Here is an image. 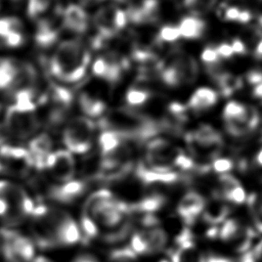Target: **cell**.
Listing matches in <instances>:
<instances>
[{
  "instance_id": "1",
  "label": "cell",
  "mask_w": 262,
  "mask_h": 262,
  "mask_svg": "<svg viewBox=\"0 0 262 262\" xmlns=\"http://www.w3.org/2000/svg\"><path fill=\"white\" fill-rule=\"evenodd\" d=\"M99 125L102 131L114 132L130 142H143L165 130L163 122H156L127 107H117L105 112Z\"/></svg>"
},
{
  "instance_id": "2",
  "label": "cell",
  "mask_w": 262,
  "mask_h": 262,
  "mask_svg": "<svg viewBox=\"0 0 262 262\" xmlns=\"http://www.w3.org/2000/svg\"><path fill=\"white\" fill-rule=\"evenodd\" d=\"M90 59V52L81 40H66L55 49L48 69L58 81L77 83L84 78Z\"/></svg>"
},
{
  "instance_id": "3",
  "label": "cell",
  "mask_w": 262,
  "mask_h": 262,
  "mask_svg": "<svg viewBox=\"0 0 262 262\" xmlns=\"http://www.w3.org/2000/svg\"><path fill=\"white\" fill-rule=\"evenodd\" d=\"M13 103L5 113V130L14 138L31 137L40 125L35 94L31 91H18L13 94Z\"/></svg>"
},
{
  "instance_id": "4",
  "label": "cell",
  "mask_w": 262,
  "mask_h": 262,
  "mask_svg": "<svg viewBox=\"0 0 262 262\" xmlns=\"http://www.w3.org/2000/svg\"><path fill=\"white\" fill-rule=\"evenodd\" d=\"M83 213L91 217L98 227L107 229L118 227L129 216L128 204L118 200L107 189L93 192L86 201Z\"/></svg>"
},
{
  "instance_id": "5",
  "label": "cell",
  "mask_w": 262,
  "mask_h": 262,
  "mask_svg": "<svg viewBox=\"0 0 262 262\" xmlns=\"http://www.w3.org/2000/svg\"><path fill=\"white\" fill-rule=\"evenodd\" d=\"M128 17L125 10L116 5L100 7L94 14L93 23L97 36L93 39L94 48H102L113 40L127 25Z\"/></svg>"
},
{
  "instance_id": "6",
  "label": "cell",
  "mask_w": 262,
  "mask_h": 262,
  "mask_svg": "<svg viewBox=\"0 0 262 262\" xmlns=\"http://www.w3.org/2000/svg\"><path fill=\"white\" fill-rule=\"evenodd\" d=\"M73 100L74 96L69 89L50 83L48 88L38 96L36 105L46 106V123L54 127L64 121L72 108Z\"/></svg>"
},
{
  "instance_id": "7",
  "label": "cell",
  "mask_w": 262,
  "mask_h": 262,
  "mask_svg": "<svg viewBox=\"0 0 262 262\" xmlns=\"http://www.w3.org/2000/svg\"><path fill=\"white\" fill-rule=\"evenodd\" d=\"M185 142L193 158L215 160L223 147L221 134L212 126L203 124L185 135Z\"/></svg>"
},
{
  "instance_id": "8",
  "label": "cell",
  "mask_w": 262,
  "mask_h": 262,
  "mask_svg": "<svg viewBox=\"0 0 262 262\" xmlns=\"http://www.w3.org/2000/svg\"><path fill=\"white\" fill-rule=\"evenodd\" d=\"M182 151L164 138H151L145 147L144 159L141 161L148 169L159 173L175 171L176 161Z\"/></svg>"
},
{
  "instance_id": "9",
  "label": "cell",
  "mask_w": 262,
  "mask_h": 262,
  "mask_svg": "<svg viewBox=\"0 0 262 262\" xmlns=\"http://www.w3.org/2000/svg\"><path fill=\"white\" fill-rule=\"evenodd\" d=\"M95 133V124L85 117H76L68 122L62 132V141L71 154L83 155L90 150Z\"/></svg>"
},
{
  "instance_id": "10",
  "label": "cell",
  "mask_w": 262,
  "mask_h": 262,
  "mask_svg": "<svg viewBox=\"0 0 262 262\" xmlns=\"http://www.w3.org/2000/svg\"><path fill=\"white\" fill-rule=\"evenodd\" d=\"M217 237L232 246L237 253H246L250 250L256 234L255 231L241 223L236 219H227L218 226Z\"/></svg>"
},
{
  "instance_id": "11",
  "label": "cell",
  "mask_w": 262,
  "mask_h": 262,
  "mask_svg": "<svg viewBox=\"0 0 262 262\" xmlns=\"http://www.w3.org/2000/svg\"><path fill=\"white\" fill-rule=\"evenodd\" d=\"M62 11L63 9L60 6H55L38 18L34 40L39 47L48 48L58 39L63 28Z\"/></svg>"
},
{
  "instance_id": "12",
  "label": "cell",
  "mask_w": 262,
  "mask_h": 262,
  "mask_svg": "<svg viewBox=\"0 0 262 262\" xmlns=\"http://www.w3.org/2000/svg\"><path fill=\"white\" fill-rule=\"evenodd\" d=\"M128 67V60L119 52L111 51L99 56L92 66L93 74L99 79L114 84L120 81L124 70Z\"/></svg>"
},
{
  "instance_id": "13",
  "label": "cell",
  "mask_w": 262,
  "mask_h": 262,
  "mask_svg": "<svg viewBox=\"0 0 262 262\" xmlns=\"http://www.w3.org/2000/svg\"><path fill=\"white\" fill-rule=\"evenodd\" d=\"M0 163L4 170L24 175L34 167V161L27 148L9 144L0 145Z\"/></svg>"
},
{
  "instance_id": "14",
  "label": "cell",
  "mask_w": 262,
  "mask_h": 262,
  "mask_svg": "<svg viewBox=\"0 0 262 262\" xmlns=\"http://www.w3.org/2000/svg\"><path fill=\"white\" fill-rule=\"evenodd\" d=\"M164 64L176 74L180 85L193 82L199 75V67L195 59L181 49L172 51L168 59L164 61Z\"/></svg>"
},
{
  "instance_id": "15",
  "label": "cell",
  "mask_w": 262,
  "mask_h": 262,
  "mask_svg": "<svg viewBox=\"0 0 262 262\" xmlns=\"http://www.w3.org/2000/svg\"><path fill=\"white\" fill-rule=\"evenodd\" d=\"M45 169L59 182H67L73 179L76 165L72 154L64 149L51 151L45 161Z\"/></svg>"
},
{
  "instance_id": "16",
  "label": "cell",
  "mask_w": 262,
  "mask_h": 262,
  "mask_svg": "<svg viewBox=\"0 0 262 262\" xmlns=\"http://www.w3.org/2000/svg\"><path fill=\"white\" fill-rule=\"evenodd\" d=\"M169 254L170 262H205V256L198 250L193 235L187 228L178 234Z\"/></svg>"
},
{
  "instance_id": "17",
  "label": "cell",
  "mask_w": 262,
  "mask_h": 262,
  "mask_svg": "<svg viewBox=\"0 0 262 262\" xmlns=\"http://www.w3.org/2000/svg\"><path fill=\"white\" fill-rule=\"evenodd\" d=\"M159 8L158 0H131L126 13L133 24L147 25L159 18Z\"/></svg>"
},
{
  "instance_id": "18",
  "label": "cell",
  "mask_w": 262,
  "mask_h": 262,
  "mask_svg": "<svg viewBox=\"0 0 262 262\" xmlns=\"http://www.w3.org/2000/svg\"><path fill=\"white\" fill-rule=\"evenodd\" d=\"M206 200L194 190H189L180 199L177 205V214L186 225H191L202 215Z\"/></svg>"
},
{
  "instance_id": "19",
  "label": "cell",
  "mask_w": 262,
  "mask_h": 262,
  "mask_svg": "<svg viewBox=\"0 0 262 262\" xmlns=\"http://www.w3.org/2000/svg\"><path fill=\"white\" fill-rule=\"evenodd\" d=\"M260 116L253 106H247L246 113L237 119L225 121L226 131L234 137H243L252 133L259 125Z\"/></svg>"
},
{
  "instance_id": "20",
  "label": "cell",
  "mask_w": 262,
  "mask_h": 262,
  "mask_svg": "<svg viewBox=\"0 0 262 262\" xmlns=\"http://www.w3.org/2000/svg\"><path fill=\"white\" fill-rule=\"evenodd\" d=\"M219 188L215 192L225 202L241 205L247 201L245 188L239 181L231 174H222L219 176Z\"/></svg>"
},
{
  "instance_id": "21",
  "label": "cell",
  "mask_w": 262,
  "mask_h": 262,
  "mask_svg": "<svg viewBox=\"0 0 262 262\" xmlns=\"http://www.w3.org/2000/svg\"><path fill=\"white\" fill-rule=\"evenodd\" d=\"M1 239L10 244L12 250L21 262H32L35 255V248L30 238L11 229L1 230Z\"/></svg>"
},
{
  "instance_id": "22",
  "label": "cell",
  "mask_w": 262,
  "mask_h": 262,
  "mask_svg": "<svg viewBox=\"0 0 262 262\" xmlns=\"http://www.w3.org/2000/svg\"><path fill=\"white\" fill-rule=\"evenodd\" d=\"M86 182L72 179L52 186L49 189V196L60 204H71L86 191Z\"/></svg>"
},
{
  "instance_id": "23",
  "label": "cell",
  "mask_w": 262,
  "mask_h": 262,
  "mask_svg": "<svg viewBox=\"0 0 262 262\" xmlns=\"http://www.w3.org/2000/svg\"><path fill=\"white\" fill-rule=\"evenodd\" d=\"M230 213V208L222 198L217 193H214L211 201L206 202L205 208L202 213V218L206 223L211 226H218L222 224Z\"/></svg>"
},
{
  "instance_id": "24",
  "label": "cell",
  "mask_w": 262,
  "mask_h": 262,
  "mask_svg": "<svg viewBox=\"0 0 262 262\" xmlns=\"http://www.w3.org/2000/svg\"><path fill=\"white\" fill-rule=\"evenodd\" d=\"M78 102L82 112L90 118L102 117L106 112L105 99L92 89H83L79 94Z\"/></svg>"
},
{
  "instance_id": "25",
  "label": "cell",
  "mask_w": 262,
  "mask_h": 262,
  "mask_svg": "<svg viewBox=\"0 0 262 262\" xmlns=\"http://www.w3.org/2000/svg\"><path fill=\"white\" fill-rule=\"evenodd\" d=\"M55 239L57 246H70L81 239V231L75 220L66 212L60 217L56 229Z\"/></svg>"
},
{
  "instance_id": "26",
  "label": "cell",
  "mask_w": 262,
  "mask_h": 262,
  "mask_svg": "<svg viewBox=\"0 0 262 262\" xmlns=\"http://www.w3.org/2000/svg\"><path fill=\"white\" fill-rule=\"evenodd\" d=\"M62 21L64 28L76 34L85 33L89 26L87 12L77 4H70L63 9Z\"/></svg>"
},
{
  "instance_id": "27",
  "label": "cell",
  "mask_w": 262,
  "mask_h": 262,
  "mask_svg": "<svg viewBox=\"0 0 262 262\" xmlns=\"http://www.w3.org/2000/svg\"><path fill=\"white\" fill-rule=\"evenodd\" d=\"M52 148V139L46 133H41L35 136L29 143L28 150L30 151L33 161L34 167L39 170L45 169V161L47 157L51 154Z\"/></svg>"
},
{
  "instance_id": "28",
  "label": "cell",
  "mask_w": 262,
  "mask_h": 262,
  "mask_svg": "<svg viewBox=\"0 0 262 262\" xmlns=\"http://www.w3.org/2000/svg\"><path fill=\"white\" fill-rule=\"evenodd\" d=\"M166 204V198L160 193H154L142 198L136 203L128 204L129 216L155 215Z\"/></svg>"
},
{
  "instance_id": "29",
  "label": "cell",
  "mask_w": 262,
  "mask_h": 262,
  "mask_svg": "<svg viewBox=\"0 0 262 262\" xmlns=\"http://www.w3.org/2000/svg\"><path fill=\"white\" fill-rule=\"evenodd\" d=\"M135 173H136V177L144 184H154V183L171 184L181 179V176L176 171L169 172V173H159L148 169L142 162H139L137 164Z\"/></svg>"
},
{
  "instance_id": "30",
  "label": "cell",
  "mask_w": 262,
  "mask_h": 262,
  "mask_svg": "<svg viewBox=\"0 0 262 262\" xmlns=\"http://www.w3.org/2000/svg\"><path fill=\"white\" fill-rule=\"evenodd\" d=\"M218 99V94L211 88H198L188 100L187 106L194 112H202L213 106Z\"/></svg>"
},
{
  "instance_id": "31",
  "label": "cell",
  "mask_w": 262,
  "mask_h": 262,
  "mask_svg": "<svg viewBox=\"0 0 262 262\" xmlns=\"http://www.w3.org/2000/svg\"><path fill=\"white\" fill-rule=\"evenodd\" d=\"M142 231L146 243L147 255L159 253L166 247L168 242V235L163 228L154 226L142 229Z\"/></svg>"
},
{
  "instance_id": "32",
  "label": "cell",
  "mask_w": 262,
  "mask_h": 262,
  "mask_svg": "<svg viewBox=\"0 0 262 262\" xmlns=\"http://www.w3.org/2000/svg\"><path fill=\"white\" fill-rule=\"evenodd\" d=\"M178 29L181 37L186 39H198L204 34L206 23L198 16H185L180 20Z\"/></svg>"
},
{
  "instance_id": "33",
  "label": "cell",
  "mask_w": 262,
  "mask_h": 262,
  "mask_svg": "<svg viewBox=\"0 0 262 262\" xmlns=\"http://www.w3.org/2000/svg\"><path fill=\"white\" fill-rule=\"evenodd\" d=\"M18 64L11 58H0V91H10L18 71Z\"/></svg>"
},
{
  "instance_id": "34",
  "label": "cell",
  "mask_w": 262,
  "mask_h": 262,
  "mask_svg": "<svg viewBox=\"0 0 262 262\" xmlns=\"http://www.w3.org/2000/svg\"><path fill=\"white\" fill-rule=\"evenodd\" d=\"M212 78L216 81L222 95L226 97L230 96L242 86V80L238 77L233 76L231 73L220 71Z\"/></svg>"
},
{
  "instance_id": "35",
  "label": "cell",
  "mask_w": 262,
  "mask_h": 262,
  "mask_svg": "<svg viewBox=\"0 0 262 262\" xmlns=\"http://www.w3.org/2000/svg\"><path fill=\"white\" fill-rule=\"evenodd\" d=\"M248 208L256 229L262 232V193H252L247 196Z\"/></svg>"
},
{
  "instance_id": "36",
  "label": "cell",
  "mask_w": 262,
  "mask_h": 262,
  "mask_svg": "<svg viewBox=\"0 0 262 262\" xmlns=\"http://www.w3.org/2000/svg\"><path fill=\"white\" fill-rule=\"evenodd\" d=\"M151 97V93L144 88L132 87L128 89L125 95L127 104L130 107H138L144 105Z\"/></svg>"
},
{
  "instance_id": "37",
  "label": "cell",
  "mask_w": 262,
  "mask_h": 262,
  "mask_svg": "<svg viewBox=\"0 0 262 262\" xmlns=\"http://www.w3.org/2000/svg\"><path fill=\"white\" fill-rule=\"evenodd\" d=\"M53 2L54 0H29L27 13L31 18H40L52 8Z\"/></svg>"
},
{
  "instance_id": "38",
  "label": "cell",
  "mask_w": 262,
  "mask_h": 262,
  "mask_svg": "<svg viewBox=\"0 0 262 262\" xmlns=\"http://www.w3.org/2000/svg\"><path fill=\"white\" fill-rule=\"evenodd\" d=\"M23 32V23L19 18L14 16H7L0 18V40L2 41L11 33Z\"/></svg>"
},
{
  "instance_id": "39",
  "label": "cell",
  "mask_w": 262,
  "mask_h": 262,
  "mask_svg": "<svg viewBox=\"0 0 262 262\" xmlns=\"http://www.w3.org/2000/svg\"><path fill=\"white\" fill-rule=\"evenodd\" d=\"M216 0H183L186 9L195 15H202L209 12L215 5Z\"/></svg>"
},
{
  "instance_id": "40",
  "label": "cell",
  "mask_w": 262,
  "mask_h": 262,
  "mask_svg": "<svg viewBox=\"0 0 262 262\" xmlns=\"http://www.w3.org/2000/svg\"><path fill=\"white\" fill-rule=\"evenodd\" d=\"M81 230L85 241H90L98 235V225L93 221L91 217L83 213L81 216Z\"/></svg>"
},
{
  "instance_id": "41",
  "label": "cell",
  "mask_w": 262,
  "mask_h": 262,
  "mask_svg": "<svg viewBox=\"0 0 262 262\" xmlns=\"http://www.w3.org/2000/svg\"><path fill=\"white\" fill-rule=\"evenodd\" d=\"M247 106L248 105H245V104H243L241 102H237V101H233V100L229 101L223 110L224 122L225 121H231V120L237 119L241 116H243L247 111Z\"/></svg>"
},
{
  "instance_id": "42",
  "label": "cell",
  "mask_w": 262,
  "mask_h": 262,
  "mask_svg": "<svg viewBox=\"0 0 262 262\" xmlns=\"http://www.w3.org/2000/svg\"><path fill=\"white\" fill-rule=\"evenodd\" d=\"M180 32L178 27L175 26H164L158 33V42H174L180 38Z\"/></svg>"
},
{
  "instance_id": "43",
  "label": "cell",
  "mask_w": 262,
  "mask_h": 262,
  "mask_svg": "<svg viewBox=\"0 0 262 262\" xmlns=\"http://www.w3.org/2000/svg\"><path fill=\"white\" fill-rule=\"evenodd\" d=\"M211 168L218 174H227L233 168V162L227 158H216L212 161Z\"/></svg>"
},
{
  "instance_id": "44",
  "label": "cell",
  "mask_w": 262,
  "mask_h": 262,
  "mask_svg": "<svg viewBox=\"0 0 262 262\" xmlns=\"http://www.w3.org/2000/svg\"><path fill=\"white\" fill-rule=\"evenodd\" d=\"M216 51L219 55V57L222 58H230L234 53L231 48V45L228 43H222L219 46L216 47Z\"/></svg>"
},
{
  "instance_id": "45",
  "label": "cell",
  "mask_w": 262,
  "mask_h": 262,
  "mask_svg": "<svg viewBox=\"0 0 262 262\" xmlns=\"http://www.w3.org/2000/svg\"><path fill=\"white\" fill-rule=\"evenodd\" d=\"M239 12H241V9L238 7H235V6L225 7L224 13H223L224 19H226V20H236L237 21Z\"/></svg>"
},
{
  "instance_id": "46",
  "label": "cell",
  "mask_w": 262,
  "mask_h": 262,
  "mask_svg": "<svg viewBox=\"0 0 262 262\" xmlns=\"http://www.w3.org/2000/svg\"><path fill=\"white\" fill-rule=\"evenodd\" d=\"M230 45H231V48L233 50V53H236V54H239V55H243V54L247 53V46L241 39H237V38L233 39Z\"/></svg>"
},
{
  "instance_id": "47",
  "label": "cell",
  "mask_w": 262,
  "mask_h": 262,
  "mask_svg": "<svg viewBox=\"0 0 262 262\" xmlns=\"http://www.w3.org/2000/svg\"><path fill=\"white\" fill-rule=\"evenodd\" d=\"M247 80L251 85H258L262 83V72L261 71H251L247 74Z\"/></svg>"
},
{
  "instance_id": "48",
  "label": "cell",
  "mask_w": 262,
  "mask_h": 262,
  "mask_svg": "<svg viewBox=\"0 0 262 262\" xmlns=\"http://www.w3.org/2000/svg\"><path fill=\"white\" fill-rule=\"evenodd\" d=\"M251 252L255 262H262V239L256 244V246Z\"/></svg>"
},
{
  "instance_id": "49",
  "label": "cell",
  "mask_w": 262,
  "mask_h": 262,
  "mask_svg": "<svg viewBox=\"0 0 262 262\" xmlns=\"http://www.w3.org/2000/svg\"><path fill=\"white\" fill-rule=\"evenodd\" d=\"M205 262H233V261L224 256L209 255V256H205Z\"/></svg>"
},
{
  "instance_id": "50",
  "label": "cell",
  "mask_w": 262,
  "mask_h": 262,
  "mask_svg": "<svg viewBox=\"0 0 262 262\" xmlns=\"http://www.w3.org/2000/svg\"><path fill=\"white\" fill-rule=\"evenodd\" d=\"M252 18V13L249 10H241L237 21L241 24H247L251 20Z\"/></svg>"
},
{
  "instance_id": "51",
  "label": "cell",
  "mask_w": 262,
  "mask_h": 262,
  "mask_svg": "<svg viewBox=\"0 0 262 262\" xmlns=\"http://www.w3.org/2000/svg\"><path fill=\"white\" fill-rule=\"evenodd\" d=\"M9 211V204L8 202L0 196V217L4 218L6 216V214Z\"/></svg>"
},
{
  "instance_id": "52",
  "label": "cell",
  "mask_w": 262,
  "mask_h": 262,
  "mask_svg": "<svg viewBox=\"0 0 262 262\" xmlns=\"http://www.w3.org/2000/svg\"><path fill=\"white\" fill-rule=\"evenodd\" d=\"M73 262H98V260L90 254H84L78 256Z\"/></svg>"
},
{
  "instance_id": "53",
  "label": "cell",
  "mask_w": 262,
  "mask_h": 262,
  "mask_svg": "<svg viewBox=\"0 0 262 262\" xmlns=\"http://www.w3.org/2000/svg\"><path fill=\"white\" fill-rule=\"evenodd\" d=\"M254 54L257 58H262V39H260L256 46H255V50H254Z\"/></svg>"
},
{
  "instance_id": "54",
  "label": "cell",
  "mask_w": 262,
  "mask_h": 262,
  "mask_svg": "<svg viewBox=\"0 0 262 262\" xmlns=\"http://www.w3.org/2000/svg\"><path fill=\"white\" fill-rule=\"evenodd\" d=\"M253 95L258 98H262V83L254 86L253 89Z\"/></svg>"
},
{
  "instance_id": "55",
  "label": "cell",
  "mask_w": 262,
  "mask_h": 262,
  "mask_svg": "<svg viewBox=\"0 0 262 262\" xmlns=\"http://www.w3.org/2000/svg\"><path fill=\"white\" fill-rule=\"evenodd\" d=\"M255 162H256V165L262 169V148L257 152L256 157H255Z\"/></svg>"
},
{
  "instance_id": "56",
  "label": "cell",
  "mask_w": 262,
  "mask_h": 262,
  "mask_svg": "<svg viewBox=\"0 0 262 262\" xmlns=\"http://www.w3.org/2000/svg\"><path fill=\"white\" fill-rule=\"evenodd\" d=\"M32 262H54V261H52L51 259H49L47 257H44V256H38V257L34 258L32 260Z\"/></svg>"
},
{
  "instance_id": "57",
  "label": "cell",
  "mask_w": 262,
  "mask_h": 262,
  "mask_svg": "<svg viewBox=\"0 0 262 262\" xmlns=\"http://www.w3.org/2000/svg\"><path fill=\"white\" fill-rule=\"evenodd\" d=\"M83 2L87 3V4H94V3H98V2H101L103 0H82Z\"/></svg>"
},
{
  "instance_id": "58",
  "label": "cell",
  "mask_w": 262,
  "mask_h": 262,
  "mask_svg": "<svg viewBox=\"0 0 262 262\" xmlns=\"http://www.w3.org/2000/svg\"><path fill=\"white\" fill-rule=\"evenodd\" d=\"M258 20H259V24H260V26L262 27V15H260V16H259Z\"/></svg>"
},
{
  "instance_id": "59",
  "label": "cell",
  "mask_w": 262,
  "mask_h": 262,
  "mask_svg": "<svg viewBox=\"0 0 262 262\" xmlns=\"http://www.w3.org/2000/svg\"><path fill=\"white\" fill-rule=\"evenodd\" d=\"M4 170V168H3V166L1 165V163H0V172H2Z\"/></svg>"
},
{
  "instance_id": "60",
  "label": "cell",
  "mask_w": 262,
  "mask_h": 262,
  "mask_svg": "<svg viewBox=\"0 0 262 262\" xmlns=\"http://www.w3.org/2000/svg\"><path fill=\"white\" fill-rule=\"evenodd\" d=\"M159 262H170V261H168V260H165V259H163V260H161V261H159Z\"/></svg>"
},
{
  "instance_id": "61",
  "label": "cell",
  "mask_w": 262,
  "mask_h": 262,
  "mask_svg": "<svg viewBox=\"0 0 262 262\" xmlns=\"http://www.w3.org/2000/svg\"><path fill=\"white\" fill-rule=\"evenodd\" d=\"M0 111H1V104H0Z\"/></svg>"
}]
</instances>
